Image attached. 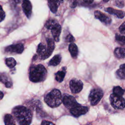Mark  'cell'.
I'll return each mask as SVG.
<instances>
[{
	"label": "cell",
	"instance_id": "8992f818",
	"mask_svg": "<svg viewBox=\"0 0 125 125\" xmlns=\"http://www.w3.org/2000/svg\"><path fill=\"white\" fill-rule=\"evenodd\" d=\"M104 95V93L102 89L99 88H95L92 89L89 95V100L91 105H95L98 104L101 101Z\"/></svg>",
	"mask_w": 125,
	"mask_h": 125
},
{
	"label": "cell",
	"instance_id": "836d02e7",
	"mask_svg": "<svg viewBox=\"0 0 125 125\" xmlns=\"http://www.w3.org/2000/svg\"><path fill=\"white\" fill-rule=\"evenodd\" d=\"M83 1L88 4H90L91 3H92L94 1V0H83Z\"/></svg>",
	"mask_w": 125,
	"mask_h": 125
},
{
	"label": "cell",
	"instance_id": "f1b7e54d",
	"mask_svg": "<svg viewBox=\"0 0 125 125\" xmlns=\"http://www.w3.org/2000/svg\"><path fill=\"white\" fill-rule=\"evenodd\" d=\"M115 4L119 8H123L124 7V3L123 0H116Z\"/></svg>",
	"mask_w": 125,
	"mask_h": 125
},
{
	"label": "cell",
	"instance_id": "8fae6325",
	"mask_svg": "<svg viewBox=\"0 0 125 125\" xmlns=\"http://www.w3.org/2000/svg\"><path fill=\"white\" fill-rule=\"evenodd\" d=\"M22 8L25 15L29 19L32 14V4L29 0H23L22 3Z\"/></svg>",
	"mask_w": 125,
	"mask_h": 125
},
{
	"label": "cell",
	"instance_id": "3957f363",
	"mask_svg": "<svg viewBox=\"0 0 125 125\" xmlns=\"http://www.w3.org/2000/svg\"><path fill=\"white\" fill-rule=\"evenodd\" d=\"M44 101L51 107L54 108L59 106L62 102L61 92L58 89H53L45 96Z\"/></svg>",
	"mask_w": 125,
	"mask_h": 125
},
{
	"label": "cell",
	"instance_id": "52a82bcc",
	"mask_svg": "<svg viewBox=\"0 0 125 125\" xmlns=\"http://www.w3.org/2000/svg\"><path fill=\"white\" fill-rule=\"evenodd\" d=\"M88 111V108L86 106L81 105L78 104L70 109L71 114L76 117H79L81 115L85 114Z\"/></svg>",
	"mask_w": 125,
	"mask_h": 125
},
{
	"label": "cell",
	"instance_id": "6da1fadb",
	"mask_svg": "<svg viewBox=\"0 0 125 125\" xmlns=\"http://www.w3.org/2000/svg\"><path fill=\"white\" fill-rule=\"evenodd\" d=\"M12 114L18 124L27 125L31 124L32 114L30 109L24 106H17L12 110Z\"/></svg>",
	"mask_w": 125,
	"mask_h": 125
},
{
	"label": "cell",
	"instance_id": "ac0fdd59",
	"mask_svg": "<svg viewBox=\"0 0 125 125\" xmlns=\"http://www.w3.org/2000/svg\"><path fill=\"white\" fill-rule=\"evenodd\" d=\"M66 73V67H62V70L58 71L55 74V79L57 81L61 83L63 81Z\"/></svg>",
	"mask_w": 125,
	"mask_h": 125
},
{
	"label": "cell",
	"instance_id": "9a60e30c",
	"mask_svg": "<svg viewBox=\"0 0 125 125\" xmlns=\"http://www.w3.org/2000/svg\"><path fill=\"white\" fill-rule=\"evenodd\" d=\"M105 11L108 13L115 15L117 17L120 19L123 18L125 16V12L122 10L115 9L112 7H107L105 9Z\"/></svg>",
	"mask_w": 125,
	"mask_h": 125
},
{
	"label": "cell",
	"instance_id": "5b68a950",
	"mask_svg": "<svg viewBox=\"0 0 125 125\" xmlns=\"http://www.w3.org/2000/svg\"><path fill=\"white\" fill-rule=\"evenodd\" d=\"M109 100L111 105L115 109H122L125 107V99L122 96L112 93L110 96Z\"/></svg>",
	"mask_w": 125,
	"mask_h": 125
},
{
	"label": "cell",
	"instance_id": "d590c367",
	"mask_svg": "<svg viewBox=\"0 0 125 125\" xmlns=\"http://www.w3.org/2000/svg\"><path fill=\"white\" fill-rule=\"evenodd\" d=\"M109 0H103L104 2H108Z\"/></svg>",
	"mask_w": 125,
	"mask_h": 125
},
{
	"label": "cell",
	"instance_id": "7402d4cb",
	"mask_svg": "<svg viewBox=\"0 0 125 125\" xmlns=\"http://www.w3.org/2000/svg\"><path fill=\"white\" fill-rule=\"evenodd\" d=\"M4 122L5 125H15V122L13 116L9 114H6L4 116Z\"/></svg>",
	"mask_w": 125,
	"mask_h": 125
},
{
	"label": "cell",
	"instance_id": "4fadbf2b",
	"mask_svg": "<svg viewBox=\"0 0 125 125\" xmlns=\"http://www.w3.org/2000/svg\"><path fill=\"white\" fill-rule=\"evenodd\" d=\"M48 49L47 47L43 44L42 43H40L38 45V47L37 48V53L38 54L41 56V58L42 60L46 59L48 58L47 55Z\"/></svg>",
	"mask_w": 125,
	"mask_h": 125
},
{
	"label": "cell",
	"instance_id": "7c38bea8",
	"mask_svg": "<svg viewBox=\"0 0 125 125\" xmlns=\"http://www.w3.org/2000/svg\"><path fill=\"white\" fill-rule=\"evenodd\" d=\"M23 45L21 43H18L7 46L5 48V51L8 52H14L18 54H21L23 51Z\"/></svg>",
	"mask_w": 125,
	"mask_h": 125
},
{
	"label": "cell",
	"instance_id": "e575fe53",
	"mask_svg": "<svg viewBox=\"0 0 125 125\" xmlns=\"http://www.w3.org/2000/svg\"><path fill=\"white\" fill-rule=\"evenodd\" d=\"M3 93H2L1 91H0V100L2 99V98H3Z\"/></svg>",
	"mask_w": 125,
	"mask_h": 125
},
{
	"label": "cell",
	"instance_id": "2e32d148",
	"mask_svg": "<svg viewBox=\"0 0 125 125\" xmlns=\"http://www.w3.org/2000/svg\"><path fill=\"white\" fill-rule=\"evenodd\" d=\"M68 50L71 57L74 59L77 58L78 54V49L76 44L73 42H71L69 45Z\"/></svg>",
	"mask_w": 125,
	"mask_h": 125
},
{
	"label": "cell",
	"instance_id": "4dcf8cb0",
	"mask_svg": "<svg viewBox=\"0 0 125 125\" xmlns=\"http://www.w3.org/2000/svg\"><path fill=\"white\" fill-rule=\"evenodd\" d=\"M77 6L76 0H71L70 2V6L71 8H75Z\"/></svg>",
	"mask_w": 125,
	"mask_h": 125
},
{
	"label": "cell",
	"instance_id": "4316f807",
	"mask_svg": "<svg viewBox=\"0 0 125 125\" xmlns=\"http://www.w3.org/2000/svg\"><path fill=\"white\" fill-rule=\"evenodd\" d=\"M75 41L74 37L70 34H69L65 38V42H73Z\"/></svg>",
	"mask_w": 125,
	"mask_h": 125
},
{
	"label": "cell",
	"instance_id": "1f68e13d",
	"mask_svg": "<svg viewBox=\"0 0 125 125\" xmlns=\"http://www.w3.org/2000/svg\"><path fill=\"white\" fill-rule=\"evenodd\" d=\"M41 125H54V123H52L51 122H49V121L43 120L42 122Z\"/></svg>",
	"mask_w": 125,
	"mask_h": 125
},
{
	"label": "cell",
	"instance_id": "d4e9b609",
	"mask_svg": "<svg viewBox=\"0 0 125 125\" xmlns=\"http://www.w3.org/2000/svg\"><path fill=\"white\" fill-rule=\"evenodd\" d=\"M115 40L120 44L125 46V36L116 34L115 36Z\"/></svg>",
	"mask_w": 125,
	"mask_h": 125
},
{
	"label": "cell",
	"instance_id": "277c9868",
	"mask_svg": "<svg viewBox=\"0 0 125 125\" xmlns=\"http://www.w3.org/2000/svg\"><path fill=\"white\" fill-rule=\"evenodd\" d=\"M45 27L51 30L52 35L54 40L58 42L60 40V35L61 32V26L58 22L54 19H50L48 20L45 24Z\"/></svg>",
	"mask_w": 125,
	"mask_h": 125
},
{
	"label": "cell",
	"instance_id": "f546056e",
	"mask_svg": "<svg viewBox=\"0 0 125 125\" xmlns=\"http://www.w3.org/2000/svg\"><path fill=\"white\" fill-rule=\"evenodd\" d=\"M119 31L120 33L123 35H125V22H123L119 27Z\"/></svg>",
	"mask_w": 125,
	"mask_h": 125
},
{
	"label": "cell",
	"instance_id": "83f0119b",
	"mask_svg": "<svg viewBox=\"0 0 125 125\" xmlns=\"http://www.w3.org/2000/svg\"><path fill=\"white\" fill-rule=\"evenodd\" d=\"M5 14L1 5H0V22L2 21L5 18Z\"/></svg>",
	"mask_w": 125,
	"mask_h": 125
},
{
	"label": "cell",
	"instance_id": "e0dca14e",
	"mask_svg": "<svg viewBox=\"0 0 125 125\" xmlns=\"http://www.w3.org/2000/svg\"><path fill=\"white\" fill-rule=\"evenodd\" d=\"M116 76L119 79H125V63L120 65L119 68L116 71Z\"/></svg>",
	"mask_w": 125,
	"mask_h": 125
},
{
	"label": "cell",
	"instance_id": "d6a6232c",
	"mask_svg": "<svg viewBox=\"0 0 125 125\" xmlns=\"http://www.w3.org/2000/svg\"><path fill=\"white\" fill-rule=\"evenodd\" d=\"M23 0H12V1L14 2L15 4H18L21 3Z\"/></svg>",
	"mask_w": 125,
	"mask_h": 125
},
{
	"label": "cell",
	"instance_id": "7a4b0ae2",
	"mask_svg": "<svg viewBox=\"0 0 125 125\" xmlns=\"http://www.w3.org/2000/svg\"><path fill=\"white\" fill-rule=\"evenodd\" d=\"M47 76V70L42 64H38L30 68L29 79L32 82L38 83L43 81Z\"/></svg>",
	"mask_w": 125,
	"mask_h": 125
},
{
	"label": "cell",
	"instance_id": "484cf974",
	"mask_svg": "<svg viewBox=\"0 0 125 125\" xmlns=\"http://www.w3.org/2000/svg\"><path fill=\"white\" fill-rule=\"evenodd\" d=\"M0 82L3 83L4 84H6L9 82L8 77L4 73H0Z\"/></svg>",
	"mask_w": 125,
	"mask_h": 125
},
{
	"label": "cell",
	"instance_id": "44dd1931",
	"mask_svg": "<svg viewBox=\"0 0 125 125\" xmlns=\"http://www.w3.org/2000/svg\"><path fill=\"white\" fill-rule=\"evenodd\" d=\"M62 60V57L60 54L55 55L49 61V65L52 66H56L58 65Z\"/></svg>",
	"mask_w": 125,
	"mask_h": 125
},
{
	"label": "cell",
	"instance_id": "603a6c76",
	"mask_svg": "<svg viewBox=\"0 0 125 125\" xmlns=\"http://www.w3.org/2000/svg\"><path fill=\"white\" fill-rule=\"evenodd\" d=\"M5 63L9 68H13L16 65V61L13 58H8L5 60Z\"/></svg>",
	"mask_w": 125,
	"mask_h": 125
},
{
	"label": "cell",
	"instance_id": "30bf717a",
	"mask_svg": "<svg viewBox=\"0 0 125 125\" xmlns=\"http://www.w3.org/2000/svg\"><path fill=\"white\" fill-rule=\"evenodd\" d=\"M94 16L96 19L99 20L102 22L105 25H109L111 22V19L100 11L96 10L94 12Z\"/></svg>",
	"mask_w": 125,
	"mask_h": 125
},
{
	"label": "cell",
	"instance_id": "cb8c5ba5",
	"mask_svg": "<svg viewBox=\"0 0 125 125\" xmlns=\"http://www.w3.org/2000/svg\"><path fill=\"white\" fill-rule=\"evenodd\" d=\"M125 92V90L123 89L120 86H115L113 89V93L119 96H123Z\"/></svg>",
	"mask_w": 125,
	"mask_h": 125
},
{
	"label": "cell",
	"instance_id": "ba28073f",
	"mask_svg": "<svg viewBox=\"0 0 125 125\" xmlns=\"http://www.w3.org/2000/svg\"><path fill=\"white\" fill-rule=\"evenodd\" d=\"M69 87L71 91L73 94L79 93L83 88V83L81 81L74 79L70 81Z\"/></svg>",
	"mask_w": 125,
	"mask_h": 125
},
{
	"label": "cell",
	"instance_id": "9c48e42d",
	"mask_svg": "<svg viewBox=\"0 0 125 125\" xmlns=\"http://www.w3.org/2000/svg\"><path fill=\"white\" fill-rule=\"evenodd\" d=\"M62 102L64 106L69 109L78 104L73 96L68 95H65L63 96Z\"/></svg>",
	"mask_w": 125,
	"mask_h": 125
},
{
	"label": "cell",
	"instance_id": "ffe728a7",
	"mask_svg": "<svg viewBox=\"0 0 125 125\" xmlns=\"http://www.w3.org/2000/svg\"><path fill=\"white\" fill-rule=\"evenodd\" d=\"M114 55L118 59L125 58V48L117 47L114 50Z\"/></svg>",
	"mask_w": 125,
	"mask_h": 125
},
{
	"label": "cell",
	"instance_id": "5bb4252c",
	"mask_svg": "<svg viewBox=\"0 0 125 125\" xmlns=\"http://www.w3.org/2000/svg\"><path fill=\"white\" fill-rule=\"evenodd\" d=\"M63 0H47L49 7L51 11L54 13H56L58 10L61 3Z\"/></svg>",
	"mask_w": 125,
	"mask_h": 125
},
{
	"label": "cell",
	"instance_id": "d6986e66",
	"mask_svg": "<svg viewBox=\"0 0 125 125\" xmlns=\"http://www.w3.org/2000/svg\"><path fill=\"white\" fill-rule=\"evenodd\" d=\"M47 42V47L48 49V57H49L52 53L54 48H55V43L54 41L51 38H47L46 39Z\"/></svg>",
	"mask_w": 125,
	"mask_h": 125
}]
</instances>
